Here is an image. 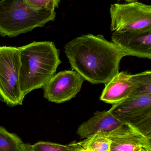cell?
Returning a JSON list of instances; mask_svg holds the SVG:
<instances>
[{
    "label": "cell",
    "instance_id": "cell-13",
    "mask_svg": "<svg viewBox=\"0 0 151 151\" xmlns=\"http://www.w3.org/2000/svg\"><path fill=\"white\" fill-rule=\"evenodd\" d=\"M24 145L16 134L0 126V151H23Z\"/></svg>",
    "mask_w": 151,
    "mask_h": 151
},
{
    "label": "cell",
    "instance_id": "cell-14",
    "mask_svg": "<svg viewBox=\"0 0 151 151\" xmlns=\"http://www.w3.org/2000/svg\"><path fill=\"white\" fill-rule=\"evenodd\" d=\"M138 87L132 96L151 95V72L147 70L136 74Z\"/></svg>",
    "mask_w": 151,
    "mask_h": 151
},
{
    "label": "cell",
    "instance_id": "cell-4",
    "mask_svg": "<svg viewBox=\"0 0 151 151\" xmlns=\"http://www.w3.org/2000/svg\"><path fill=\"white\" fill-rule=\"evenodd\" d=\"M19 47L0 46V99L11 107L21 105L24 95L20 86Z\"/></svg>",
    "mask_w": 151,
    "mask_h": 151
},
{
    "label": "cell",
    "instance_id": "cell-3",
    "mask_svg": "<svg viewBox=\"0 0 151 151\" xmlns=\"http://www.w3.org/2000/svg\"><path fill=\"white\" fill-rule=\"evenodd\" d=\"M55 11L35 10L23 0L0 1V35L13 38L42 27L56 18Z\"/></svg>",
    "mask_w": 151,
    "mask_h": 151
},
{
    "label": "cell",
    "instance_id": "cell-16",
    "mask_svg": "<svg viewBox=\"0 0 151 151\" xmlns=\"http://www.w3.org/2000/svg\"><path fill=\"white\" fill-rule=\"evenodd\" d=\"M32 146L36 151H69L68 145L49 142H39Z\"/></svg>",
    "mask_w": 151,
    "mask_h": 151
},
{
    "label": "cell",
    "instance_id": "cell-1",
    "mask_svg": "<svg viewBox=\"0 0 151 151\" xmlns=\"http://www.w3.org/2000/svg\"><path fill=\"white\" fill-rule=\"evenodd\" d=\"M73 70L93 84L107 83L118 73L125 56L120 49L103 35H84L65 46Z\"/></svg>",
    "mask_w": 151,
    "mask_h": 151
},
{
    "label": "cell",
    "instance_id": "cell-21",
    "mask_svg": "<svg viewBox=\"0 0 151 151\" xmlns=\"http://www.w3.org/2000/svg\"></svg>",
    "mask_w": 151,
    "mask_h": 151
},
{
    "label": "cell",
    "instance_id": "cell-20",
    "mask_svg": "<svg viewBox=\"0 0 151 151\" xmlns=\"http://www.w3.org/2000/svg\"><path fill=\"white\" fill-rule=\"evenodd\" d=\"M82 151H85L82 150Z\"/></svg>",
    "mask_w": 151,
    "mask_h": 151
},
{
    "label": "cell",
    "instance_id": "cell-6",
    "mask_svg": "<svg viewBox=\"0 0 151 151\" xmlns=\"http://www.w3.org/2000/svg\"><path fill=\"white\" fill-rule=\"evenodd\" d=\"M112 32L143 31L151 29V5L140 2L113 4L110 7Z\"/></svg>",
    "mask_w": 151,
    "mask_h": 151
},
{
    "label": "cell",
    "instance_id": "cell-15",
    "mask_svg": "<svg viewBox=\"0 0 151 151\" xmlns=\"http://www.w3.org/2000/svg\"><path fill=\"white\" fill-rule=\"evenodd\" d=\"M26 4L35 10L55 11L61 0H23Z\"/></svg>",
    "mask_w": 151,
    "mask_h": 151
},
{
    "label": "cell",
    "instance_id": "cell-19",
    "mask_svg": "<svg viewBox=\"0 0 151 151\" xmlns=\"http://www.w3.org/2000/svg\"><path fill=\"white\" fill-rule=\"evenodd\" d=\"M118 1H125L128 2H131L137 1L138 0H118Z\"/></svg>",
    "mask_w": 151,
    "mask_h": 151
},
{
    "label": "cell",
    "instance_id": "cell-8",
    "mask_svg": "<svg viewBox=\"0 0 151 151\" xmlns=\"http://www.w3.org/2000/svg\"><path fill=\"white\" fill-rule=\"evenodd\" d=\"M106 134L111 151H151V138L128 123H122Z\"/></svg>",
    "mask_w": 151,
    "mask_h": 151
},
{
    "label": "cell",
    "instance_id": "cell-5",
    "mask_svg": "<svg viewBox=\"0 0 151 151\" xmlns=\"http://www.w3.org/2000/svg\"><path fill=\"white\" fill-rule=\"evenodd\" d=\"M109 111L151 138V95L128 97L113 105Z\"/></svg>",
    "mask_w": 151,
    "mask_h": 151
},
{
    "label": "cell",
    "instance_id": "cell-10",
    "mask_svg": "<svg viewBox=\"0 0 151 151\" xmlns=\"http://www.w3.org/2000/svg\"><path fill=\"white\" fill-rule=\"evenodd\" d=\"M105 84L100 100L113 105L132 96L138 87V80L136 74L130 75L123 71Z\"/></svg>",
    "mask_w": 151,
    "mask_h": 151
},
{
    "label": "cell",
    "instance_id": "cell-2",
    "mask_svg": "<svg viewBox=\"0 0 151 151\" xmlns=\"http://www.w3.org/2000/svg\"><path fill=\"white\" fill-rule=\"evenodd\" d=\"M19 48L20 86L25 97L34 90L43 88L61 61L59 50L52 42H34Z\"/></svg>",
    "mask_w": 151,
    "mask_h": 151
},
{
    "label": "cell",
    "instance_id": "cell-12",
    "mask_svg": "<svg viewBox=\"0 0 151 151\" xmlns=\"http://www.w3.org/2000/svg\"><path fill=\"white\" fill-rule=\"evenodd\" d=\"M76 144L82 150L110 151L111 141L106 132H98Z\"/></svg>",
    "mask_w": 151,
    "mask_h": 151
},
{
    "label": "cell",
    "instance_id": "cell-17",
    "mask_svg": "<svg viewBox=\"0 0 151 151\" xmlns=\"http://www.w3.org/2000/svg\"><path fill=\"white\" fill-rule=\"evenodd\" d=\"M68 145L69 146V151H82L76 144V142H72Z\"/></svg>",
    "mask_w": 151,
    "mask_h": 151
},
{
    "label": "cell",
    "instance_id": "cell-7",
    "mask_svg": "<svg viewBox=\"0 0 151 151\" xmlns=\"http://www.w3.org/2000/svg\"><path fill=\"white\" fill-rule=\"evenodd\" d=\"M84 80L73 70L60 72L44 85L43 96L49 101L56 104L69 101L80 91Z\"/></svg>",
    "mask_w": 151,
    "mask_h": 151
},
{
    "label": "cell",
    "instance_id": "cell-11",
    "mask_svg": "<svg viewBox=\"0 0 151 151\" xmlns=\"http://www.w3.org/2000/svg\"><path fill=\"white\" fill-rule=\"evenodd\" d=\"M122 123L108 111H97L94 115L79 126L76 134L82 139L98 132H109Z\"/></svg>",
    "mask_w": 151,
    "mask_h": 151
},
{
    "label": "cell",
    "instance_id": "cell-18",
    "mask_svg": "<svg viewBox=\"0 0 151 151\" xmlns=\"http://www.w3.org/2000/svg\"><path fill=\"white\" fill-rule=\"evenodd\" d=\"M23 151H36L35 150L32 146V145L24 143Z\"/></svg>",
    "mask_w": 151,
    "mask_h": 151
},
{
    "label": "cell",
    "instance_id": "cell-9",
    "mask_svg": "<svg viewBox=\"0 0 151 151\" xmlns=\"http://www.w3.org/2000/svg\"><path fill=\"white\" fill-rule=\"evenodd\" d=\"M112 42L122 51L125 56L151 58V29L133 32H114Z\"/></svg>",
    "mask_w": 151,
    "mask_h": 151
}]
</instances>
